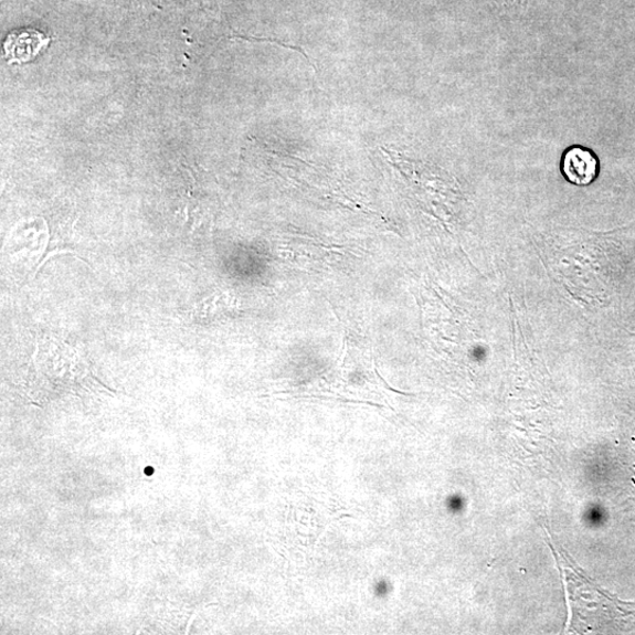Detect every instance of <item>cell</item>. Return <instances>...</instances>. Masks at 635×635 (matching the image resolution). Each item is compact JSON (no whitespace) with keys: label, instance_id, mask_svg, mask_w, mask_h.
I'll list each match as a JSON object with an SVG mask.
<instances>
[{"label":"cell","instance_id":"cell-1","mask_svg":"<svg viewBox=\"0 0 635 635\" xmlns=\"http://www.w3.org/2000/svg\"><path fill=\"white\" fill-rule=\"evenodd\" d=\"M49 44L45 35L32 29L12 32L6 41V57L9 63L33 60Z\"/></svg>","mask_w":635,"mask_h":635},{"label":"cell","instance_id":"cell-2","mask_svg":"<svg viewBox=\"0 0 635 635\" xmlns=\"http://www.w3.org/2000/svg\"><path fill=\"white\" fill-rule=\"evenodd\" d=\"M561 170L570 183L578 187H588L597 177L599 162L591 151L573 148L562 159Z\"/></svg>","mask_w":635,"mask_h":635},{"label":"cell","instance_id":"cell-3","mask_svg":"<svg viewBox=\"0 0 635 635\" xmlns=\"http://www.w3.org/2000/svg\"><path fill=\"white\" fill-rule=\"evenodd\" d=\"M508 2H519V0H508Z\"/></svg>","mask_w":635,"mask_h":635}]
</instances>
